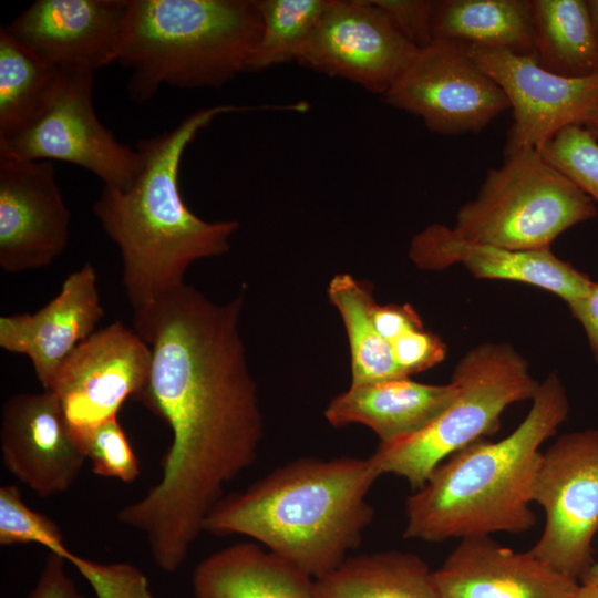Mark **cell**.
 I'll return each mask as SVG.
<instances>
[{"instance_id": "obj_1", "label": "cell", "mask_w": 598, "mask_h": 598, "mask_svg": "<svg viewBox=\"0 0 598 598\" xmlns=\"http://www.w3.org/2000/svg\"><path fill=\"white\" fill-rule=\"evenodd\" d=\"M244 300L241 291L217 305L184 283L133 310L152 352L136 400L166 422L172 442L158 482L117 519L166 573L183 565L224 486L258 457L264 421L239 333Z\"/></svg>"}, {"instance_id": "obj_2", "label": "cell", "mask_w": 598, "mask_h": 598, "mask_svg": "<svg viewBox=\"0 0 598 598\" xmlns=\"http://www.w3.org/2000/svg\"><path fill=\"white\" fill-rule=\"evenodd\" d=\"M254 109H200L175 128L140 140L144 168L135 182L124 190L103 186L93 213L121 251L122 281L133 310L183 286L194 261L229 251L239 224L206 221L193 214L179 192V164L187 145L216 116Z\"/></svg>"}, {"instance_id": "obj_3", "label": "cell", "mask_w": 598, "mask_h": 598, "mask_svg": "<svg viewBox=\"0 0 598 598\" xmlns=\"http://www.w3.org/2000/svg\"><path fill=\"white\" fill-rule=\"evenodd\" d=\"M380 476L370 457L297 458L223 497L204 532L246 536L319 579L360 545Z\"/></svg>"}, {"instance_id": "obj_4", "label": "cell", "mask_w": 598, "mask_h": 598, "mask_svg": "<svg viewBox=\"0 0 598 598\" xmlns=\"http://www.w3.org/2000/svg\"><path fill=\"white\" fill-rule=\"evenodd\" d=\"M569 414L556 372L539 384L525 419L496 442L478 440L441 462L405 501L403 536L429 543L519 534L532 528V487L540 445Z\"/></svg>"}, {"instance_id": "obj_5", "label": "cell", "mask_w": 598, "mask_h": 598, "mask_svg": "<svg viewBox=\"0 0 598 598\" xmlns=\"http://www.w3.org/2000/svg\"><path fill=\"white\" fill-rule=\"evenodd\" d=\"M261 30L257 0H128L116 62L136 102L162 84L219 87L245 72Z\"/></svg>"}, {"instance_id": "obj_6", "label": "cell", "mask_w": 598, "mask_h": 598, "mask_svg": "<svg viewBox=\"0 0 598 598\" xmlns=\"http://www.w3.org/2000/svg\"><path fill=\"white\" fill-rule=\"evenodd\" d=\"M451 381L457 396L429 426L398 442L379 444L369 456L381 475L394 474L419 489L445 458L496 432L504 411L532 400L539 384L526 359L507 342H483L468 350Z\"/></svg>"}, {"instance_id": "obj_7", "label": "cell", "mask_w": 598, "mask_h": 598, "mask_svg": "<svg viewBox=\"0 0 598 598\" xmlns=\"http://www.w3.org/2000/svg\"><path fill=\"white\" fill-rule=\"evenodd\" d=\"M597 215L592 199L538 150L504 156L451 227L458 238L513 250L550 249L570 227Z\"/></svg>"}, {"instance_id": "obj_8", "label": "cell", "mask_w": 598, "mask_h": 598, "mask_svg": "<svg viewBox=\"0 0 598 598\" xmlns=\"http://www.w3.org/2000/svg\"><path fill=\"white\" fill-rule=\"evenodd\" d=\"M92 70L65 65L58 73L37 116L0 138V158L56 159L95 174L105 186L128 188L144 168V156L120 143L97 118Z\"/></svg>"}, {"instance_id": "obj_9", "label": "cell", "mask_w": 598, "mask_h": 598, "mask_svg": "<svg viewBox=\"0 0 598 598\" xmlns=\"http://www.w3.org/2000/svg\"><path fill=\"white\" fill-rule=\"evenodd\" d=\"M532 501L544 508L545 526L529 551L563 575L581 579L592 564L598 532V430L566 433L542 452Z\"/></svg>"}, {"instance_id": "obj_10", "label": "cell", "mask_w": 598, "mask_h": 598, "mask_svg": "<svg viewBox=\"0 0 598 598\" xmlns=\"http://www.w3.org/2000/svg\"><path fill=\"white\" fill-rule=\"evenodd\" d=\"M386 104L420 116L437 134L478 133L509 103L471 58L465 43L434 40L419 49L382 95Z\"/></svg>"}, {"instance_id": "obj_11", "label": "cell", "mask_w": 598, "mask_h": 598, "mask_svg": "<svg viewBox=\"0 0 598 598\" xmlns=\"http://www.w3.org/2000/svg\"><path fill=\"white\" fill-rule=\"evenodd\" d=\"M417 50L374 0H331L296 62L383 95Z\"/></svg>"}, {"instance_id": "obj_12", "label": "cell", "mask_w": 598, "mask_h": 598, "mask_svg": "<svg viewBox=\"0 0 598 598\" xmlns=\"http://www.w3.org/2000/svg\"><path fill=\"white\" fill-rule=\"evenodd\" d=\"M465 45L509 103L513 122L506 134L504 156L522 150H540L563 128L584 126L598 103V74L566 78L547 71L532 56Z\"/></svg>"}, {"instance_id": "obj_13", "label": "cell", "mask_w": 598, "mask_h": 598, "mask_svg": "<svg viewBox=\"0 0 598 598\" xmlns=\"http://www.w3.org/2000/svg\"><path fill=\"white\" fill-rule=\"evenodd\" d=\"M148 344L121 321L94 331L61 364L52 386L71 432L117 417L128 398L146 385Z\"/></svg>"}, {"instance_id": "obj_14", "label": "cell", "mask_w": 598, "mask_h": 598, "mask_svg": "<svg viewBox=\"0 0 598 598\" xmlns=\"http://www.w3.org/2000/svg\"><path fill=\"white\" fill-rule=\"evenodd\" d=\"M70 212L48 161L0 158V267L50 265L68 246Z\"/></svg>"}, {"instance_id": "obj_15", "label": "cell", "mask_w": 598, "mask_h": 598, "mask_svg": "<svg viewBox=\"0 0 598 598\" xmlns=\"http://www.w3.org/2000/svg\"><path fill=\"white\" fill-rule=\"evenodd\" d=\"M0 450L7 470L40 497L66 492L86 460L59 400L47 390L3 403Z\"/></svg>"}, {"instance_id": "obj_16", "label": "cell", "mask_w": 598, "mask_h": 598, "mask_svg": "<svg viewBox=\"0 0 598 598\" xmlns=\"http://www.w3.org/2000/svg\"><path fill=\"white\" fill-rule=\"evenodd\" d=\"M128 0H37L3 28L55 66L116 61Z\"/></svg>"}, {"instance_id": "obj_17", "label": "cell", "mask_w": 598, "mask_h": 598, "mask_svg": "<svg viewBox=\"0 0 598 598\" xmlns=\"http://www.w3.org/2000/svg\"><path fill=\"white\" fill-rule=\"evenodd\" d=\"M96 280L94 266L85 262L37 312L0 317V347L28 357L43 390L51 389L63 361L104 317Z\"/></svg>"}, {"instance_id": "obj_18", "label": "cell", "mask_w": 598, "mask_h": 598, "mask_svg": "<svg viewBox=\"0 0 598 598\" xmlns=\"http://www.w3.org/2000/svg\"><path fill=\"white\" fill-rule=\"evenodd\" d=\"M409 257L423 270L465 267L475 278L516 281L549 291L566 303L584 297L592 280L551 249L513 250L463 240L445 225L432 224L415 234Z\"/></svg>"}, {"instance_id": "obj_19", "label": "cell", "mask_w": 598, "mask_h": 598, "mask_svg": "<svg viewBox=\"0 0 598 598\" xmlns=\"http://www.w3.org/2000/svg\"><path fill=\"white\" fill-rule=\"evenodd\" d=\"M433 580L442 598H571L579 586L529 550L515 551L491 536L461 539Z\"/></svg>"}, {"instance_id": "obj_20", "label": "cell", "mask_w": 598, "mask_h": 598, "mask_svg": "<svg viewBox=\"0 0 598 598\" xmlns=\"http://www.w3.org/2000/svg\"><path fill=\"white\" fill-rule=\"evenodd\" d=\"M458 389L429 384L410 377L351 385L334 396L324 410L334 427L362 424L390 444L412 436L429 426L456 399Z\"/></svg>"}, {"instance_id": "obj_21", "label": "cell", "mask_w": 598, "mask_h": 598, "mask_svg": "<svg viewBox=\"0 0 598 598\" xmlns=\"http://www.w3.org/2000/svg\"><path fill=\"white\" fill-rule=\"evenodd\" d=\"M193 587L196 598H320L316 579L252 542L227 546L203 559Z\"/></svg>"}, {"instance_id": "obj_22", "label": "cell", "mask_w": 598, "mask_h": 598, "mask_svg": "<svg viewBox=\"0 0 598 598\" xmlns=\"http://www.w3.org/2000/svg\"><path fill=\"white\" fill-rule=\"evenodd\" d=\"M38 544L70 561L97 598H154L146 576L127 563L102 564L82 558L65 544L59 526L30 508L16 485L0 487V544Z\"/></svg>"}, {"instance_id": "obj_23", "label": "cell", "mask_w": 598, "mask_h": 598, "mask_svg": "<svg viewBox=\"0 0 598 598\" xmlns=\"http://www.w3.org/2000/svg\"><path fill=\"white\" fill-rule=\"evenodd\" d=\"M432 33L535 59L528 0H434Z\"/></svg>"}, {"instance_id": "obj_24", "label": "cell", "mask_w": 598, "mask_h": 598, "mask_svg": "<svg viewBox=\"0 0 598 598\" xmlns=\"http://www.w3.org/2000/svg\"><path fill=\"white\" fill-rule=\"evenodd\" d=\"M536 62L566 78L598 74V32L588 0H528Z\"/></svg>"}, {"instance_id": "obj_25", "label": "cell", "mask_w": 598, "mask_h": 598, "mask_svg": "<svg viewBox=\"0 0 598 598\" xmlns=\"http://www.w3.org/2000/svg\"><path fill=\"white\" fill-rule=\"evenodd\" d=\"M316 585L320 598H442L427 564L399 550L347 558Z\"/></svg>"}, {"instance_id": "obj_26", "label": "cell", "mask_w": 598, "mask_h": 598, "mask_svg": "<svg viewBox=\"0 0 598 598\" xmlns=\"http://www.w3.org/2000/svg\"><path fill=\"white\" fill-rule=\"evenodd\" d=\"M328 297L347 330L351 385L406 378L393 358L391 343L374 327L372 311L377 302L371 285L349 274H338L329 282Z\"/></svg>"}, {"instance_id": "obj_27", "label": "cell", "mask_w": 598, "mask_h": 598, "mask_svg": "<svg viewBox=\"0 0 598 598\" xmlns=\"http://www.w3.org/2000/svg\"><path fill=\"white\" fill-rule=\"evenodd\" d=\"M58 73L30 48L0 30V138L30 123L42 109Z\"/></svg>"}, {"instance_id": "obj_28", "label": "cell", "mask_w": 598, "mask_h": 598, "mask_svg": "<svg viewBox=\"0 0 598 598\" xmlns=\"http://www.w3.org/2000/svg\"><path fill=\"white\" fill-rule=\"evenodd\" d=\"M261 35L245 71L296 61L331 0H257Z\"/></svg>"}, {"instance_id": "obj_29", "label": "cell", "mask_w": 598, "mask_h": 598, "mask_svg": "<svg viewBox=\"0 0 598 598\" xmlns=\"http://www.w3.org/2000/svg\"><path fill=\"white\" fill-rule=\"evenodd\" d=\"M71 433L96 475L124 483L140 476V461L117 417Z\"/></svg>"}, {"instance_id": "obj_30", "label": "cell", "mask_w": 598, "mask_h": 598, "mask_svg": "<svg viewBox=\"0 0 598 598\" xmlns=\"http://www.w3.org/2000/svg\"><path fill=\"white\" fill-rule=\"evenodd\" d=\"M538 151L550 165L598 202V140L586 127L567 126Z\"/></svg>"}, {"instance_id": "obj_31", "label": "cell", "mask_w": 598, "mask_h": 598, "mask_svg": "<svg viewBox=\"0 0 598 598\" xmlns=\"http://www.w3.org/2000/svg\"><path fill=\"white\" fill-rule=\"evenodd\" d=\"M393 358L408 377L425 371L445 359L446 346L424 328L403 333L391 342Z\"/></svg>"}, {"instance_id": "obj_32", "label": "cell", "mask_w": 598, "mask_h": 598, "mask_svg": "<svg viewBox=\"0 0 598 598\" xmlns=\"http://www.w3.org/2000/svg\"><path fill=\"white\" fill-rule=\"evenodd\" d=\"M415 48L431 44L434 0H374Z\"/></svg>"}, {"instance_id": "obj_33", "label": "cell", "mask_w": 598, "mask_h": 598, "mask_svg": "<svg viewBox=\"0 0 598 598\" xmlns=\"http://www.w3.org/2000/svg\"><path fill=\"white\" fill-rule=\"evenodd\" d=\"M65 560L50 553L39 579L27 598H85L66 574Z\"/></svg>"}, {"instance_id": "obj_34", "label": "cell", "mask_w": 598, "mask_h": 598, "mask_svg": "<svg viewBox=\"0 0 598 598\" xmlns=\"http://www.w3.org/2000/svg\"><path fill=\"white\" fill-rule=\"evenodd\" d=\"M372 320L379 334L390 343L403 333L421 329L423 322L410 305H375Z\"/></svg>"}, {"instance_id": "obj_35", "label": "cell", "mask_w": 598, "mask_h": 598, "mask_svg": "<svg viewBox=\"0 0 598 598\" xmlns=\"http://www.w3.org/2000/svg\"><path fill=\"white\" fill-rule=\"evenodd\" d=\"M573 317L581 324L594 355L598 362V282H592L581 298L567 303Z\"/></svg>"}, {"instance_id": "obj_36", "label": "cell", "mask_w": 598, "mask_h": 598, "mask_svg": "<svg viewBox=\"0 0 598 598\" xmlns=\"http://www.w3.org/2000/svg\"><path fill=\"white\" fill-rule=\"evenodd\" d=\"M571 598H598V584L581 582Z\"/></svg>"}, {"instance_id": "obj_37", "label": "cell", "mask_w": 598, "mask_h": 598, "mask_svg": "<svg viewBox=\"0 0 598 598\" xmlns=\"http://www.w3.org/2000/svg\"><path fill=\"white\" fill-rule=\"evenodd\" d=\"M584 127H586L598 140V103L591 111L589 117L584 124Z\"/></svg>"}, {"instance_id": "obj_38", "label": "cell", "mask_w": 598, "mask_h": 598, "mask_svg": "<svg viewBox=\"0 0 598 598\" xmlns=\"http://www.w3.org/2000/svg\"><path fill=\"white\" fill-rule=\"evenodd\" d=\"M580 580L585 584H598V561L591 564Z\"/></svg>"}, {"instance_id": "obj_39", "label": "cell", "mask_w": 598, "mask_h": 598, "mask_svg": "<svg viewBox=\"0 0 598 598\" xmlns=\"http://www.w3.org/2000/svg\"><path fill=\"white\" fill-rule=\"evenodd\" d=\"M588 4L598 32V0H588Z\"/></svg>"}]
</instances>
